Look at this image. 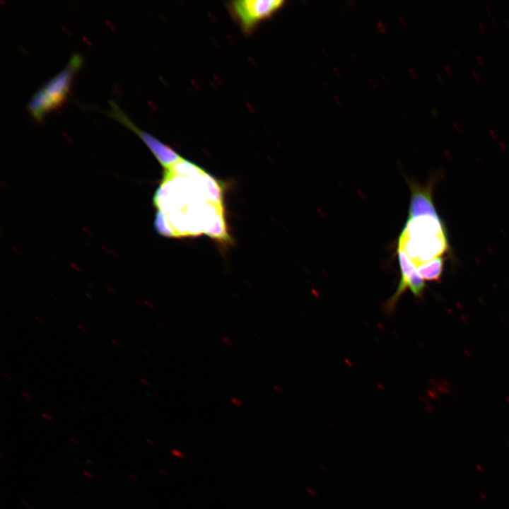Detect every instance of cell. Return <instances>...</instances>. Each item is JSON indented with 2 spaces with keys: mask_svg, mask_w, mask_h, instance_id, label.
<instances>
[{
  "mask_svg": "<svg viewBox=\"0 0 509 509\" xmlns=\"http://www.w3.org/2000/svg\"><path fill=\"white\" fill-rule=\"evenodd\" d=\"M82 62L79 54L73 55L67 65L34 94L28 104V111L34 119L41 120L65 101L74 75Z\"/></svg>",
  "mask_w": 509,
  "mask_h": 509,
  "instance_id": "obj_1",
  "label": "cell"
},
{
  "mask_svg": "<svg viewBox=\"0 0 509 509\" xmlns=\"http://www.w3.org/2000/svg\"><path fill=\"white\" fill-rule=\"evenodd\" d=\"M284 3L281 0H238L231 1L228 6L243 31L250 33L279 11Z\"/></svg>",
  "mask_w": 509,
  "mask_h": 509,
  "instance_id": "obj_2",
  "label": "cell"
},
{
  "mask_svg": "<svg viewBox=\"0 0 509 509\" xmlns=\"http://www.w3.org/2000/svg\"><path fill=\"white\" fill-rule=\"evenodd\" d=\"M110 105L111 107L110 115L136 133L141 139L143 142L163 166V170L169 168L182 158V157L170 146L163 144L151 134L138 128L114 101H110Z\"/></svg>",
  "mask_w": 509,
  "mask_h": 509,
  "instance_id": "obj_3",
  "label": "cell"
},
{
  "mask_svg": "<svg viewBox=\"0 0 509 509\" xmlns=\"http://www.w3.org/2000/svg\"><path fill=\"white\" fill-rule=\"evenodd\" d=\"M397 257L400 269L401 278L394 293L385 305L386 311L392 312L402 295L409 290L416 297L421 298L424 292L425 282L419 276L416 265L405 252L397 250Z\"/></svg>",
  "mask_w": 509,
  "mask_h": 509,
  "instance_id": "obj_4",
  "label": "cell"
},
{
  "mask_svg": "<svg viewBox=\"0 0 509 509\" xmlns=\"http://www.w3.org/2000/svg\"><path fill=\"white\" fill-rule=\"evenodd\" d=\"M446 234V228L439 215L427 214L408 218L399 237L421 238Z\"/></svg>",
  "mask_w": 509,
  "mask_h": 509,
  "instance_id": "obj_5",
  "label": "cell"
},
{
  "mask_svg": "<svg viewBox=\"0 0 509 509\" xmlns=\"http://www.w3.org/2000/svg\"><path fill=\"white\" fill-rule=\"evenodd\" d=\"M411 190V199L409 206L408 218L421 215H438L433 201L432 182L421 185L414 181H408Z\"/></svg>",
  "mask_w": 509,
  "mask_h": 509,
  "instance_id": "obj_6",
  "label": "cell"
},
{
  "mask_svg": "<svg viewBox=\"0 0 509 509\" xmlns=\"http://www.w3.org/2000/svg\"><path fill=\"white\" fill-rule=\"evenodd\" d=\"M444 267V259L442 257L434 259L416 267L417 271L422 279L435 281L440 280Z\"/></svg>",
  "mask_w": 509,
  "mask_h": 509,
  "instance_id": "obj_7",
  "label": "cell"
},
{
  "mask_svg": "<svg viewBox=\"0 0 509 509\" xmlns=\"http://www.w3.org/2000/svg\"><path fill=\"white\" fill-rule=\"evenodd\" d=\"M154 227L157 232L163 236L173 238V233L168 226L164 215L158 211L154 221Z\"/></svg>",
  "mask_w": 509,
  "mask_h": 509,
  "instance_id": "obj_8",
  "label": "cell"
},
{
  "mask_svg": "<svg viewBox=\"0 0 509 509\" xmlns=\"http://www.w3.org/2000/svg\"><path fill=\"white\" fill-rule=\"evenodd\" d=\"M21 395H22L24 398H25V399H28V400H32V399H33V397L31 394H30L29 393L23 392H21Z\"/></svg>",
  "mask_w": 509,
  "mask_h": 509,
  "instance_id": "obj_9",
  "label": "cell"
},
{
  "mask_svg": "<svg viewBox=\"0 0 509 509\" xmlns=\"http://www.w3.org/2000/svg\"><path fill=\"white\" fill-rule=\"evenodd\" d=\"M476 59H477L479 63L481 64V65H483V64H484V59L482 58V57L478 55V56L476 57Z\"/></svg>",
  "mask_w": 509,
  "mask_h": 509,
  "instance_id": "obj_10",
  "label": "cell"
},
{
  "mask_svg": "<svg viewBox=\"0 0 509 509\" xmlns=\"http://www.w3.org/2000/svg\"><path fill=\"white\" fill-rule=\"evenodd\" d=\"M472 75H473L474 78L477 81H480V76H479V75L476 72L473 71Z\"/></svg>",
  "mask_w": 509,
  "mask_h": 509,
  "instance_id": "obj_11",
  "label": "cell"
},
{
  "mask_svg": "<svg viewBox=\"0 0 509 509\" xmlns=\"http://www.w3.org/2000/svg\"><path fill=\"white\" fill-rule=\"evenodd\" d=\"M77 327H78V328L80 330H81L83 332H85V333L87 332L86 329L84 328L82 325L78 324Z\"/></svg>",
  "mask_w": 509,
  "mask_h": 509,
  "instance_id": "obj_12",
  "label": "cell"
},
{
  "mask_svg": "<svg viewBox=\"0 0 509 509\" xmlns=\"http://www.w3.org/2000/svg\"><path fill=\"white\" fill-rule=\"evenodd\" d=\"M445 70H446L447 73L449 75H452V71L451 70V69H450L448 66H445Z\"/></svg>",
  "mask_w": 509,
  "mask_h": 509,
  "instance_id": "obj_13",
  "label": "cell"
},
{
  "mask_svg": "<svg viewBox=\"0 0 509 509\" xmlns=\"http://www.w3.org/2000/svg\"><path fill=\"white\" fill-rule=\"evenodd\" d=\"M479 28H480V30H481V33H485V30H484V27L483 26V25H482L481 23H479Z\"/></svg>",
  "mask_w": 509,
  "mask_h": 509,
  "instance_id": "obj_14",
  "label": "cell"
},
{
  "mask_svg": "<svg viewBox=\"0 0 509 509\" xmlns=\"http://www.w3.org/2000/svg\"><path fill=\"white\" fill-rule=\"evenodd\" d=\"M453 127L456 130H460V126L456 122L453 123Z\"/></svg>",
  "mask_w": 509,
  "mask_h": 509,
  "instance_id": "obj_15",
  "label": "cell"
},
{
  "mask_svg": "<svg viewBox=\"0 0 509 509\" xmlns=\"http://www.w3.org/2000/svg\"><path fill=\"white\" fill-rule=\"evenodd\" d=\"M35 319H36L37 320H38L39 322H40V323L45 324V322H44L40 317H37V316H35Z\"/></svg>",
  "mask_w": 509,
  "mask_h": 509,
  "instance_id": "obj_16",
  "label": "cell"
},
{
  "mask_svg": "<svg viewBox=\"0 0 509 509\" xmlns=\"http://www.w3.org/2000/svg\"><path fill=\"white\" fill-rule=\"evenodd\" d=\"M112 342L116 344L117 346H121L119 342L117 341L115 339H112Z\"/></svg>",
  "mask_w": 509,
  "mask_h": 509,
  "instance_id": "obj_17",
  "label": "cell"
},
{
  "mask_svg": "<svg viewBox=\"0 0 509 509\" xmlns=\"http://www.w3.org/2000/svg\"><path fill=\"white\" fill-rule=\"evenodd\" d=\"M486 8L488 10V12L489 14L491 15V8H490L489 6H488V5H486Z\"/></svg>",
  "mask_w": 509,
  "mask_h": 509,
  "instance_id": "obj_18",
  "label": "cell"
},
{
  "mask_svg": "<svg viewBox=\"0 0 509 509\" xmlns=\"http://www.w3.org/2000/svg\"><path fill=\"white\" fill-rule=\"evenodd\" d=\"M4 375L7 378L10 380H13L12 377L8 376L7 374L4 373Z\"/></svg>",
  "mask_w": 509,
  "mask_h": 509,
  "instance_id": "obj_19",
  "label": "cell"
},
{
  "mask_svg": "<svg viewBox=\"0 0 509 509\" xmlns=\"http://www.w3.org/2000/svg\"><path fill=\"white\" fill-rule=\"evenodd\" d=\"M508 11H509V8H508Z\"/></svg>",
  "mask_w": 509,
  "mask_h": 509,
  "instance_id": "obj_20",
  "label": "cell"
}]
</instances>
